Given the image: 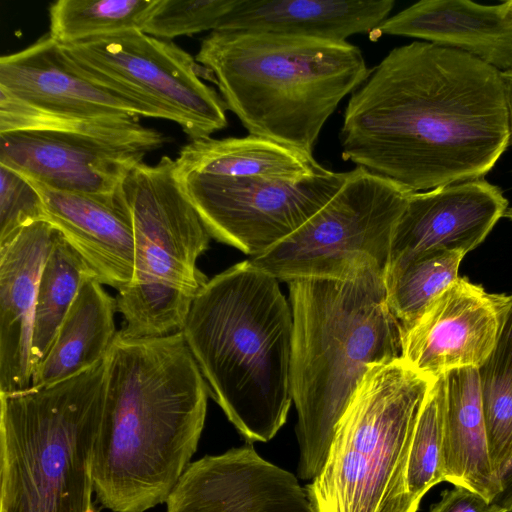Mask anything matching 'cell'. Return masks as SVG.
<instances>
[{
  "label": "cell",
  "mask_w": 512,
  "mask_h": 512,
  "mask_svg": "<svg viewBox=\"0 0 512 512\" xmlns=\"http://www.w3.org/2000/svg\"><path fill=\"white\" fill-rule=\"evenodd\" d=\"M347 174L326 169L281 179L176 173L210 236L250 257L298 230L335 195Z\"/></svg>",
  "instance_id": "11"
},
{
  "label": "cell",
  "mask_w": 512,
  "mask_h": 512,
  "mask_svg": "<svg viewBox=\"0 0 512 512\" xmlns=\"http://www.w3.org/2000/svg\"><path fill=\"white\" fill-rule=\"evenodd\" d=\"M342 158L411 192L483 178L510 144L501 72L463 51L395 47L352 94Z\"/></svg>",
  "instance_id": "1"
},
{
  "label": "cell",
  "mask_w": 512,
  "mask_h": 512,
  "mask_svg": "<svg viewBox=\"0 0 512 512\" xmlns=\"http://www.w3.org/2000/svg\"><path fill=\"white\" fill-rule=\"evenodd\" d=\"M159 0H58L49 8V36L60 45L128 30L143 31Z\"/></svg>",
  "instance_id": "25"
},
{
  "label": "cell",
  "mask_w": 512,
  "mask_h": 512,
  "mask_svg": "<svg viewBox=\"0 0 512 512\" xmlns=\"http://www.w3.org/2000/svg\"><path fill=\"white\" fill-rule=\"evenodd\" d=\"M166 512H316L291 472L252 444L193 461L166 502Z\"/></svg>",
  "instance_id": "15"
},
{
  "label": "cell",
  "mask_w": 512,
  "mask_h": 512,
  "mask_svg": "<svg viewBox=\"0 0 512 512\" xmlns=\"http://www.w3.org/2000/svg\"><path fill=\"white\" fill-rule=\"evenodd\" d=\"M504 95L508 113L510 144H512V69L501 72Z\"/></svg>",
  "instance_id": "33"
},
{
  "label": "cell",
  "mask_w": 512,
  "mask_h": 512,
  "mask_svg": "<svg viewBox=\"0 0 512 512\" xmlns=\"http://www.w3.org/2000/svg\"><path fill=\"white\" fill-rule=\"evenodd\" d=\"M26 179L42 199L46 221L83 258L96 279L117 291L127 287L134 272V228L122 185L113 193L88 194Z\"/></svg>",
  "instance_id": "17"
},
{
  "label": "cell",
  "mask_w": 512,
  "mask_h": 512,
  "mask_svg": "<svg viewBox=\"0 0 512 512\" xmlns=\"http://www.w3.org/2000/svg\"><path fill=\"white\" fill-rule=\"evenodd\" d=\"M443 470L445 482L470 489L489 501L501 492L488 450L477 368L444 374Z\"/></svg>",
  "instance_id": "21"
},
{
  "label": "cell",
  "mask_w": 512,
  "mask_h": 512,
  "mask_svg": "<svg viewBox=\"0 0 512 512\" xmlns=\"http://www.w3.org/2000/svg\"><path fill=\"white\" fill-rule=\"evenodd\" d=\"M122 191L133 220L134 272L116 296L120 332L131 338L181 332L208 281L196 262L211 236L180 185L175 159L137 165Z\"/></svg>",
  "instance_id": "8"
},
{
  "label": "cell",
  "mask_w": 512,
  "mask_h": 512,
  "mask_svg": "<svg viewBox=\"0 0 512 512\" xmlns=\"http://www.w3.org/2000/svg\"><path fill=\"white\" fill-rule=\"evenodd\" d=\"M511 306L512 294L489 293L458 277L402 325L401 358L431 379L459 368L478 369L494 350Z\"/></svg>",
  "instance_id": "12"
},
{
  "label": "cell",
  "mask_w": 512,
  "mask_h": 512,
  "mask_svg": "<svg viewBox=\"0 0 512 512\" xmlns=\"http://www.w3.org/2000/svg\"><path fill=\"white\" fill-rule=\"evenodd\" d=\"M237 0H159L143 32L172 40L204 31H218Z\"/></svg>",
  "instance_id": "29"
},
{
  "label": "cell",
  "mask_w": 512,
  "mask_h": 512,
  "mask_svg": "<svg viewBox=\"0 0 512 512\" xmlns=\"http://www.w3.org/2000/svg\"><path fill=\"white\" fill-rule=\"evenodd\" d=\"M41 220L46 216L38 191L24 176L0 164V246Z\"/></svg>",
  "instance_id": "30"
},
{
  "label": "cell",
  "mask_w": 512,
  "mask_h": 512,
  "mask_svg": "<svg viewBox=\"0 0 512 512\" xmlns=\"http://www.w3.org/2000/svg\"><path fill=\"white\" fill-rule=\"evenodd\" d=\"M507 209L502 190L484 178L411 192L394 228L387 268L436 251L466 255Z\"/></svg>",
  "instance_id": "16"
},
{
  "label": "cell",
  "mask_w": 512,
  "mask_h": 512,
  "mask_svg": "<svg viewBox=\"0 0 512 512\" xmlns=\"http://www.w3.org/2000/svg\"><path fill=\"white\" fill-rule=\"evenodd\" d=\"M394 0H237L218 31L264 32L346 42L385 21Z\"/></svg>",
  "instance_id": "20"
},
{
  "label": "cell",
  "mask_w": 512,
  "mask_h": 512,
  "mask_svg": "<svg viewBox=\"0 0 512 512\" xmlns=\"http://www.w3.org/2000/svg\"><path fill=\"white\" fill-rule=\"evenodd\" d=\"M376 36H405L468 53L500 72L512 69V20L502 3L421 0L388 17Z\"/></svg>",
  "instance_id": "19"
},
{
  "label": "cell",
  "mask_w": 512,
  "mask_h": 512,
  "mask_svg": "<svg viewBox=\"0 0 512 512\" xmlns=\"http://www.w3.org/2000/svg\"><path fill=\"white\" fill-rule=\"evenodd\" d=\"M116 298L95 277L84 279L44 358L33 371L31 387L78 375L104 360L116 337Z\"/></svg>",
  "instance_id": "22"
},
{
  "label": "cell",
  "mask_w": 512,
  "mask_h": 512,
  "mask_svg": "<svg viewBox=\"0 0 512 512\" xmlns=\"http://www.w3.org/2000/svg\"><path fill=\"white\" fill-rule=\"evenodd\" d=\"M478 376L489 455L499 475L512 452V306Z\"/></svg>",
  "instance_id": "26"
},
{
  "label": "cell",
  "mask_w": 512,
  "mask_h": 512,
  "mask_svg": "<svg viewBox=\"0 0 512 512\" xmlns=\"http://www.w3.org/2000/svg\"><path fill=\"white\" fill-rule=\"evenodd\" d=\"M465 254L436 251L388 267L384 272L389 305L401 322L416 319L458 276Z\"/></svg>",
  "instance_id": "27"
},
{
  "label": "cell",
  "mask_w": 512,
  "mask_h": 512,
  "mask_svg": "<svg viewBox=\"0 0 512 512\" xmlns=\"http://www.w3.org/2000/svg\"><path fill=\"white\" fill-rule=\"evenodd\" d=\"M0 91L36 111L63 118L163 119L137 97L84 73L49 34L0 58Z\"/></svg>",
  "instance_id": "13"
},
{
  "label": "cell",
  "mask_w": 512,
  "mask_h": 512,
  "mask_svg": "<svg viewBox=\"0 0 512 512\" xmlns=\"http://www.w3.org/2000/svg\"><path fill=\"white\" fill-rule=\"evenodd\" d=\"M504 217L508 218L512 222V207L506 210Z\"/></svg>",
  "instance_id": "35"
},
{
  "label": "cell",
  "mask_w": 512,
  "mask_h": 512,
  "mask_svg": "<svg viewBox=\"0 0 512 512\" xmlns=\"http://www.w3.org/2000/svg\"><path fill=\"white\" fill-rule=\"evenodd\" d=\"M106 358L41 387L0 393V512H98L92 464Z\"/></svg>",
  "instance_id": "6"
},
{
  "label": "cell",
  "mask_w": 512,
  "mask_h": 512,
  "mask_svg": "<svg viewBox=\"0 0 512 512\" xmlns=\"http://www.w3.org/2000/svg\"><path fill=\"white\" fill-rule=\"evenodd\" d=\"M289 296L297 474L311 481L322 469L336 425L367 370L401 358L402 325L389 305L384 271L378 266L347 279L291 281Z\"/></svg>",
  "instance_id": "3"
},
{
  "label": "cell",
  "mask_w": 512,
  "mask_h": 512,
  "mask_svg": "<svg viewBox=\"0 0 512 512\" xmlns=\"http://www.w3.org/2000/svg\"><path fill=\"white\" fill-rule=\"evenodd\" d=\"M210 396L247 443L270 441L293 402V316L277 279L240 262L209 279L181 330Z\"/></svg>",
  "instance_id": "4"
},
{
  "label": "cell",
  "mask_w": 512,
  "mask_h": 512,
  "mask_svg": "<svg viewBox=\"0 0 512 512\" xmlns=\"http://www.w3.org/2000/svg\"><path fill=\"white\" fill-rule=\"evenodd\" d=\"M208 385L182 332H117L93 454L94 495L112 512L166 504L191 465L204 429Z\"/></svg>",
  "instance_id": "2"
},
{
  "label": "cell",
  "mask_w": 512,
  "mask_h": 512,
  "mask_svg": "<svg viewBox=\"0 0 512 512\" xmlns=\"http://www.w3.org/2000/svg\"><path fill=\"white\" fill-rule=\"evenodd\" d=\"M444 375L433 379L424 400L412 442L408 488L421 502L435 485L444 482L443 470Z\"/></svg>",
  "instance_id": "28"
},
{
  "label": "cell",
  "mask_w": 512,
  "mask_h": 512,
  "mask_svg": "<svg viewBox=\"0 0 512 512\" xmlns=\"http://www.w3.org/2000/svg\"><path fill=\"white\" fill-rule=\"evenodd\" d=\"M195 59L250 135L309 155L340 101L370 74L347 41L264 32H210Z\"/></svg>",
  "instance_id": "5"
},
{
  "label": "cell",
  "mask_w": 512,
  "mask_h": 512,
  "mask_svg": "<svg viewBox=\"0 0 512 512\" xmlns=\"http://www.w3.org/2000/svg\"><path fill=\"white\" fill-rule=\"evenodd\" d=\"M178 174L297 179L326 170L313 157L278 142L242 138L191 140L175 159Z\"/></svg>",
  "instance_id": "23"
},
{
  "label": "cell",
  "mask_w": 512,
  "mask_h": 512,
  "mask_svg": "<svg viewBox=\"0 0 512 512\" xmlns=\"http://www.w3.org/2000/svg\"><path fill=\"white\" fill-rule=\"evenodd\" d=\"M411 191L364 168L349 171L335 195L293 234L249 257L277 280L347 279L387 268L391 240Z\"/></svg>",
  "instance_id": "9"
},
{
  "label": "cell",
  "mask_w": 512,
  "mask_h": 512,
  "mask_svg": "<svg viewBox=\"0 0 512 512\" xmlns=\"http://www.w3.org/2000/svg\"><path fill=\"white\" fill-rule=\"evenodd\" d=\"M60 46L84 73L154 107L191 140L228 124L226 105L201 80L196 59L170 40L128 30Z\"/></svg>",
  "instance_id": "10"
},
{
  "label": "cell",
  "mask_w": 512,
  "mask_h": 512,
  "mask_svg": "<svg viewBox=\"0 0 512 512\" xmlns=\"http://www.w3.org/2000/svg\"><path fill=\"white\" fill-rule=\"evenodd\" d=\"M150 147L70 131L0 134V164L50 188L88 194L117 191Z\"/></svg>",
  "instance_id": "14"
},
{
  "label": "cell",
  "mask_w": 512,
  "mask_h": 512,
  "mask_svg": "<svg viewBox=\"0 0 512 512\" xmlns=\"http://www.w3.org/2000/svg\"><path fill=\"white\" fill-rule=\"evenodd\" d=\"M503 8L509 18L512 20V0L502 2Z\"/></svg>",
  "instance_id": "34"
},
{
  "label": "cell",
  "mask_w": 512,
  "mask_h": 512,
  "mask_svg": "<svg viewBox=\"0 0 512 512\" xmlns=\"http://www.w3.org/2000/svg\"><path fill=\"white\" fill-rule=\"evenodd\" d=\"M432 381L402 358L367 370L336 425L322 469L306 486L316 512L418 511L408 465Z\"/></svg>",
  "instance_id": "7"
},
{
  "label": "cell",
  "mask_w": 512,
  "mask_h": 512,
  "mask_svg": "<svg viewBox=\"0 0 512 512\" xmlns=\"http://www.w3.org/2000/svg\"><path fill=\"white\" fill-rule=\"evenodd\" d=\"M57 234L41 220L0 246V393L31 387L38 282Z\"/></svg>",
  "instance_id": "18"
},
{
  "label": "cell",
  "mask_w": 512,
  "mask_h": 512,
  "mask_svg": "<svg viewBox=\"0 0 512 512\" xmlns=\"http://www.w3.org/2000/svg\"><path fill=\"white\" fill-rule=\"evenodd\" d=\"M499 479L501 492L493 502L504 508L506 512H512V452L499 472Z\"/></svg>",
  "instance_id": "32"
},
{
  "label": "cell",
  "mask_w": 512,
  "mask_h": 512,
  "mask_svg": "<svg viewBox=\"0 0 512 512\" xmlns=\"http://www.w3.org/2000/svg\"><path fill=\"white\" fill-rule=\"evenodd\" d=\"M440 496L428 512H506L493 501L462 486L443 490Z\"/></svg>",
  "instance_id": "31"
},
{
  "label": "cell",
  "mask_w": 512,
  "mask_h": 512,
  "mask_svg": "<svg viewBox=\"0 0 512 512\" xmlns=\"http://www.w3.org/2000/svg\"><path fill=\"white\" fill-rule=\"evenodd\" d=\"M89 276L95 277L58 231L38 282L32 335L33 371L48 352L84 279Z\"/></svg>",
  "instance_id": "24"
}]
</instances>
